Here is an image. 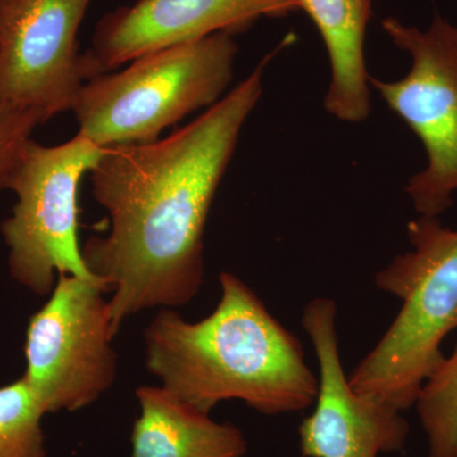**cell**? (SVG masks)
<instances>
[{
    "mask_svg": "<svg viewBox=\"0 0 457 457\" xmlns=\"http://www.w3.org/2000/svg\"><path fill=\"white\" fill-rule=\"evenodd\" d=\"M270 57L195 121L154 143L108 147L90 171L111 227L89 237L82 253L112 294L117 333L140 312L180 308L200 293L207 218L263 93Z\"/></svg>",
    "mask_w": 457,
    "mask_h": 457,
    "instance_id": "6da1fadb",
    "label": "cell"
},
{
    "mask_svg": "<svg viewBox=\"0 0 457 457\" xmlns=\"http://www.w3.org/2000/svg\"><path fill=\"white\" fill-rule=\"evenodd\" d=\"M219 282L220 300L203 320L159 309L144 332L147 371L207 414L227 400L266 416L312 407L319 381L299 338L242 278L224 270Z\"/></svg>",
    "mask_w": 457,
    "mask_h": 457,
    "instance_id": "7a4b0ae2",
    "label": "cell"
},
{
    "mask_svg": "<svg viewBox=\"0 0 457 457\" xmlns=\"http://www.w3.org/2000/svg\"><path fill=\"white\" fill-rule=\"evenodd\" d=\"M411 251L395 255L375 285L402 300L389 329L348 376L354 392L400 411L414 407L457 329V230L420 215L407 225Z\"/></svg>",
    "mask_w": 457,
    "mask_h": 457,
    "instance_id": "3957f363",
    "label": "cell"
},
{
    "mask_svg": "<svg viewBox=\"0 0 457 457\" xmlns=\"http://www.w3.org/2000/svg\"><path fill=\"white\" fill-rule=\"evenodd\" d=\"M234 36L218 32L150 51L125 71L84 83L71 106L77 135L102 149L143 145L189 113L218 104L233 79Z\"/></svg>",
    "mask_w": 457,
    "mask_h": 457,
    "instance_id": "277c9868",
    "label": "cell"
},
{
    "mask_svg": "<svg viewBox=\"0 0 457 457\" xmlns=\"http://www.w3.org/2000/svg\"><path fill=\"white\" fill-rule=\"evenodd\" d=\"M104 153L79 135L57 146L31 139L9 179L16 204L0 227L9 275L37 296L50 295L60 275L96 278L78 242V191Z\"/></svg>",
    "mask_w": 457,
    "mask_h": 457,
    "instance_id": "5b68a950",
    "label": "cell"
},
{
    "mask_svg": "<svg viewBox=\"0 0 457 457\" xmlns=\"http://www.w3.org/2000/svg\"><path fill=\"white\" fill-rule=\"evenodd\" d=\"M107 286L60 275L49 300L29 318L23 378L47 414L97 402L117 378V336Z\"/></svg>",
    "mask_w": 457,
    "mask_h": 457,
    "instance_id": "8992f818",
    "label": "cell"
},
{
    "mask_svg": "<svg viewBox=\"0 0 457 457\" xmlns=\"http://www.w3.org/2000/svg\"><path fill=\"white\" fill-rule=\"evenodd\" d=\"M381 26L411 55V68L402 79L370 75L369 83L422 141L427 165L409 179L405 192L420 215L440 218L457 191V26L438 13L426 31L393 17Z\"/></svg>",
    "mask_w": 457,
    "mask_h": 457,
    "instance_id": "52a82bcc",
    "label": "cell"
},
{
    "mask_svg": "<svg viewBox=\"0 0 457 457\" xmlns=\"http://www.w3.org/2000/svg\"><path fill=\"white\" fill-rule=\"evenodd\" d=\"M92 0H0V106L42 123L86 83L78 32Z\"/></svg>",
    "mask_w": 457,
    "mask_h": 457,
    "instance_id": "ba28073f",
    "label": "cell"
},
{
    "mask_svg": "<svg viewBox=\"0 0 457 457\" xmlns=\"http://www.w3.org/2000/svg\"><path fill=\"white\" fill-rule=\"evenodd\" d=\"M302 323L319 365L315 409L299 428L302 455L378 457L404 449L411 427L403 411L354 392L343 371L335 300L312 299Z\"/></svg>",
    "mask_w": 457,
    "mask_h": 457,
    "instance_id": "9c48e42d",
    "label": "cell"
},
{
    "mask_svg": "<svg viewBox=\"0 0 457 457\" xmlns=\"http://www.w3.org/2000/svg\"><path fill=\"white\" fill-rule=\"evenodd\" d=\"M296 0H137L99 20L83 53L87 82L144 54L218 32L237 35L261 18H282Z\"/></svg>",
    "mask_w": 457,
    "mask_h": 457,
    "instance_id": "30bf717a",
    "label": "cell"
},
{
    "mask_svg": "<svg viewBox=\"0 0 457 457\" xmlns=\"http://www.w3.org/2000/svg\"><path fill=\"white\" fill-rule=\"evenodd\" d=\"M139 417L131 432V457H245V433L183 402L159 385L137 390Z\"/></svg>",
    "mask_w": 457,
    "mask_h": 457,
    "instance_id": "8fae6325",
    "label": "cell"
},
{
    "mask_svg": "<svg viewBox=\"0 0 457 457\" xmlns=\"http://www.w3.org/2000/svg\"><path fill=\"white\" fill-rule=\"evenodd\" d=\"M296 4L317 26L329 55L328 113L343 122L365 121L371 111L365 40L372 0H296Z\"/></svg>",
    "mask_w": 457,
    "mask_h": 457,
    "instance_id": "7c38bea8",
    "label": "cell"
},
{
    "mask_svg": "<svg viewBox=\"0 0 457 457\" xmlns=\"http://www.w3.org/2000/svg\"><path fill=\"white\" fill-rule=\"evenodd\" d=\"M414 407L427 436V457H457V343L423 385Z\"/></svg>",
    "mask_w": 457,
    "mask_h": 457,
    "instance_id": "4fadbf2b",
    "label": "cell"
},
{
    "mask_svg": "<svg viewBox=\"0 0 457 457\" xmlns=\"http://www.w3.org/2000/svg\"><path fill=\"white\" fill-rule=\"evenodd\" d=\"M46 414L23 376L0 387V457H46Z\"/></svg>",
    "mask_w": 457,
    "mask_h": 457,
    "instance_id": "5bb4252c",
    "label": "cell"
},
{
    "mask_svg": "<svg viewBox=\"0 0 457 457\" xmlns=\"http://www.w3.org/2000/svg\"><path fill=\"white\" fill-rule=\"evenodd\" d=\"M40 125L31 114L0 106V194L7 189L23 149L31 140L33 130Z\"/></svg>",
    "mask_w": 457,
    "mask_h": 457,
    "instance_id": "9a60e30c",
    "label": "cell"
}]
</instances>
